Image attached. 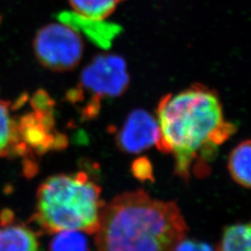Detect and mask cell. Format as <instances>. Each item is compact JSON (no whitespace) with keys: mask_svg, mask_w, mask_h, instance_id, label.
I'll use <instances>...</instances> for the list:
<instances>
[{"mask_svg":"<svg viewBox=\"0 0 251 251\" xmlns=\"http://www.w3.org/2000/svg\"><path fill=\"white\" fill-rule=\"evenodd\" d=\"M159 139L156 147L174 158L175 173L187 179L203 175L221 145L234 133L214 91L194 85L163 97L157 107Z\"/></svg>","mask_w":251,"mask_h":251,"instance_id":"1","label":"cell"},{"mask_svg":"<svg viewBox=\"0 0 251 251\" xmlns=\"http://www.w3.org/2000/svg\"><path fill=\"white\" fill-rule=\"evenodd\" d=\"M188 227L174 202L126 192L103 206L96 232L97 251H175Z\"/></svg>","mask_w":251,"mask_h":251,"instance_id":"2","label":"cell"},{"mask_svg":"<svg viewBox=\"0 0 251 251\" xmlns=\"http://www.w3.org/2000/svg\"><path fill=\"white\" fill-rule=\"evenodd\" d=\"M103 206L99 185L86 172L58 174L39 186L34 220L50 233H96Z\"/></svg>","mask_w":251,"mask_h":251,"instance_id":"3","label":"cell"},{"mask_svg":"<svg viewBox=\"0 0 251 251\" xmlns=\"http://www.w3.org/2000/svg\"><path fill=\"white\" fill-rule=\"evenodd\" d=\"M128 85L125 60L116 54H100L85 67L66 99L79 110L82 119L91 120L98 117L104 100L121 96Z\"/></svg>","mask_w":251,"mask_h":251,"instance_id":"4","label":"cell"},{"mask_svg":"<svg viewBox=\"0 0 251 251\" xmlns=\"http://www.w3.org/2000/svg\"><path fill=\"white\" fill-rule=\"evenodd\" d=\"M32 112L16 122L17 152L44 154L62 150L67 138L56 127L54 101L46 91H37L31 100Z\"/></svg>","mask_w":251,"mask_h":251,"instance_id":"5","label":"cell"},{"mask_svg":"<svg viewBox=\"0 0 251 251\" xmlns=\"http://www.w3.org/2000/svg\"><path fill=\"white\" fill-rule=\"evenodd\" d=\"M33 46L38 62L53 72L75 69L84 51L79 33L61 22L42 27L36 33Z\"/></svg>","mask_w":251,"mask_h":251,"instance_id":"6","label":"cell"},{"mask_svg":"<svg viewBox=\"0 0 251 251\" xmlns=\"http://www.w3.org/2000/svg\"><path fill=\"white\" fill-rule=\"evenodd\" d=\"M159 139V126L156 118L147 111H132L116 133V143L122 152L139 153L156 146Z\"/></svg>","mask_w":251,"mask_h":251,"instance_id":"7","label":"cell"},{"mask_svg":"<svg viewBox=\"0 0 251 251\" xmlns=\"http://www.w3.org/2000/svg\"><path fill=\"white\" fill-rule=\"evenodd\" d=\"M58 20L72 27L78 33L84 32L86 36L99 45H109L120 31V26L110 24L106 20L88 18L74 11L61 12Z\"/></svg>","mask_w":251,"mask_h":251,"instance_id":"8","label":"cell"},{"mask_svg":"<svg viewBox=\"0 0 251 251\" xmlns=\"http://www.w3.org/2000/svg\"><path fill=\"white\" fill-rule=\"evenodd\" d=\"M0 251H38L35 233L21 225L0 227Z\"/></svg>","mask_w":251,"mask_h":251,"instance_id":"9","label":"cell"},{"mask_svg":"<svg viewBox=\"0 0 251 251\" xmlns=\"http://www.w3.org/2000/svg\"><path fill=\"white\" fill-rule=\"evenodd\" d=\"M228 170L235 182L251 188V140L243 142L233 149L229 156Z\"/></svg>","mask_w":251,"mask_h":251,"instance_id":"10","label":"cell"},{"mask_svg":"<svg viewBox=\"0 0 251 251\" xmlns=\"http://www.w3.org/2000/svg\"><path fill=\"white\" fill-rule=\"evenodd\" d=\"M124 0H68L74 12L97 20H106Z\"/></svg>","mask_w":251,"mask_h":251,"instance_id":"11","label":"cell"},{"mask_svg":"<svg viewBox=\"0 0 251 251\" xmlns=\"http://www.w3.org/2000/svg\"><path fill=\"white\" fill-rule=\"evenodd\" d=\"M220 251H251V223L226 228Z\"/></svg>","mask_w":251,"mask_h":251,"instance_id":"12","label":"cell"},{"mask_svg":"<svg viewBox=\"0 0 251 251\" xmlns=\"http://www.w3.org/2000/svg\"><path fill=\"white\" fill-rule=\"evenodd\" d=\"M17 149L16 122L13 121L9 103L0 100V156Z\"/></svg>","mask_w":251,"mask_h":251,"instance_id":"13","label":"cell"},{"mask_svg":"<svg viewBox=\"0 0 251 251\" xmlns=\"http://www.w3.org/2000/svg\"><path fill=\"white\" fill-rule=\"evenodd\" d=\"M50 251H89L86 237L78 232H61L50 244Z\"/></svg>","mask_w":251,"mask_h":251,"instance_id":"14","label":"cell"},{"mask_svg":"<svg viewBox=\"0 0 251 251\" xmlns=\"http://www.w3.org/2000/svg\"><path fill=\"white\" fill-rule=\"evenodd\" d=\"M175 251H213V250L205 243L187 240L184 238L179 243Z\"/></svg>","mask_w":251,"mask_h":251,"instance_id":"15","label":"cell"},{"mask_svg":"<svg viewBox=\"0 0 251 251\" xmlns=\"http://www.w3.org/2000/svg\"><path fill=\"white\" fill-rule=\"evenodd\" d=\"M133 172L135 176L139 179H150L152 175V170H151V164L150 162L146 161L144 159L135 161L133 166Z\"/></svg>","mask_w":251,"mask_h":251,"instance_id":"16","label":"cell"}]
</instances>
